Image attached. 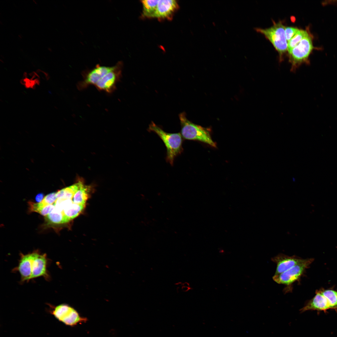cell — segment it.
Segmentation results:
<instances>
[{
    "instance_id": "obj_15",
    "label": "cell",
    "mask_w": 337,
    "mask_h": 337,
    "mask_svg": "<svg viewBox=\"0 0 337 337\" xmlns=\"http://www.w3.org/2000/svg\"><path fill=\"white\" fill-rule=\"evenodd\" d=\"M28 204L31 212H36L45 216L51 212L55 208L54 203L45 206L41 202L36 203L30 201L28 202Z\"/></svg>"
},
{
    "instance_id": "obj_23",
    "label": "cell",
    "mask_w": 337,
    "mask_h": 337,
    "mask_svg": "<svg viewBox=\"0 0 337 337\" xmlns=\"http://www.w3.org/2000/svg\"><path fill=\"white\" fill-rule=\"evenodd\" d=\"M182 286L189 287L190 286L189 284L188 283L186 282L183 284L182 285Z\"/></svg>"
},
{
    "instance_id": "obj_17",
    "label": "cell",
    "mask_w": 337,
    "mask_h": 337,
    "mask_svg": "<svg viewBox=\"0 0 337 337\" xmlns=\"http://www.w3.org/2000/svg\"><path fill=\"white\" fill-rule=\"evenodd\" d=\"M27 74L26 72L24 73L22 78L20 80V83L27 89H34L37 86L40 85V78L35 80L29 78L27 77Z\"/></svg>"
},
{
    "instance_id": "obj_2",
    "label": "cell",
    "mask_w": 337,
    "mask_h": 337,
    "mask_svg": "<svg viewBox=\"0 0 337 337\" xmlns=\"http://www.w3.org/2000/svg\"><path fill=\"white\" fill-rule=\"evenodd\" d=\"M148 130L155 133L163 141L167 150L166 160L173 166L175 158L183 151V139L180 133L167 132L153 121Z\"/></svg>"
},
{
    "instance_id": "obj_13",
    "label": "cell",
    "mask_w": 337,
    "mask_h": 337,
    "mask_svg": "<svg viewBox=\"0 0 337 337\" xmlns=\"http://www.w3.org/2000/svg\"><path fill=\"white\" fill-rule=\"evenodd\" d=\"M142 5V17L144 18H154L158 0L141 1Z\"/></svg>"
},
{
    "instance_id": "obj_16",
    "label": "cell",
    "mask_w": 337,
    "mask_h": 337,
    "mask_svg": "<svg viewBox=\"0 0 337 337\" xmlns=\"http://www.w3.org/2000/svg\"><path fill=\"white\" fill-rule=\"evenodd\" d=\"M310 32L309 27L299 30L296 34L288 42V52L289 53Z\"/></svg>"
},
{
    "instance_id": "obj_11",
    "label": "cell",
    "mask_w": 337,
    "mask_h": 337,
    "mask_svg": "<svg viewBox=\"0 0 337 337\" xmlns=\"http://www.w3.org/2000/svg\"><path fill=\"white\" fill-rule=\"evenodd\" d=\"M178 8L179 5L177 1L158 0L154 18L160 20H171Z\"/></svg>"
},
{
    "instance_id": "obj_8",
    "label": "cell",
    "mask_w": 337,
    "mask_h": 337,
    "mask_svg": "<svg viewBox=\"0 0 337 337\" xmlns=\"http://www.w3.org/2000/svg\"><path fill=\"white\" fill-rule=\"evenodd\" d=\"M52 314L59 321L71 326L87 320L85 318L81 316L73 308L66 304L56 306L52 311Z\"/></svg>"
},
{
    "instance_id": "obj_9",
    "label": "cell",
    "mask_w": 337,
    "mask_h": 337,
    "mask_svg": "<svg viewBox=\"0 0 337 337\" xmlns=\"http://www.w3.org/2000/svg\"><path fill=\"white\" fill-rule=\"evenodd\" d=\"M123 65L122 61L118 62L115 65V69L105 75L94 85L97 89L108 93L114 91L117 82L122 77Z\"/></svg>"
},
{
    "instance_id": "obj_1",
    "label": "cell",
    "mask_w": 337,
    "mask_h": 337,
    "mask_svg": "<svg viewBox=\"0 0 337 337\" xmlns=\"http://www.w3.org/2000/svg\"><path fill=\"white\" fill-rule=\"evenodd\" d=\"M20 256L17 270L20 274L22 281L42 276L48 277L45 254L35 251L26 254H21Z\"/></svg>"
},
{
    "instance_id": "obj_4",
    "label": "cell",
    "mask_w": 337,
    "mask_h": 337,
    "mask_svg": "<svg viewBox=\"0 0 337 337\" xmlns=\"http://www.w3.org/2000/svg\"><path fill=\"white\" fill-rule=\"evenodd\" d=\"M286 27L281 21L278 22H273L271 27L263 29L256 28L255 30L264 35L272 44L278 53L279 61L283 60V56L288 51V42L286 34Z\"/></svg>"
},
{
    "instance_id": "obj_18",
    "label": "cell",
    "mask_w": 337,
    "mask_h": 337,
    "mask_svg": "<svg viewBox=\"0 0 337 337\" xmlns=\"http://www.w3.org/2000/svg\"><path fill=\"white\" fill-rule=\"evenodd\" d=\"M57 199L56 193L53 192L47 194L41 202L46 206L54 203Z\"/></svg>"
},
{
    "instance_id": "obj_19",
    "label": "cell",
    "mask_w": 337,
    "mask_h": 337,
    "mask_svg": "<svg viewBox=\"0 0 337 337\" xmlns=\"http://www.w3.org/2000/svg\"><path fill=\"white\" fill-rule=\"evenodd\" d=\"M299 30L298 28L294 27H285L286 37L288 42L296 34Z\"/></svg>"
},
{
    "instance_id": "obj_20",
    "label": "cell",
    "mask_w": 337,
    "mask_h": 337,
    "mask_svg": "<svg viewBox=\"0 0 337 337\" xmlns=\"http://www.w3.org/2000/svg\"><path fill=\"white\" fill-rule=\"evenodd\" d=\"M36 72L40 78H42L44 80L47 81L50 78V76L48 74L42 70L38 69L36 71Z\"/></svg>"
},
{
    "instance_id": "obj_21",
    "label": "cell",
    "mask_w": 337,
    "mask_h": 337,
    "mask_svg": "<svg viewBox=\"0 0 337 337\" xmlns=\"http://www.w3.org/2000/svg\"><path fill=\"white\" fill-rule=\"evenodd\" d=\"M44 197V194L42 193H40L36 196L35 197V200L37 203H40L43 199Z\"/></svg>"
},
{
    "instance_id": "obj_22",
    "label": "cell",
    "mask_w": 337,
    "mask_h": 337,
    "mask_svg": "<svg viewBox=\"0 0 337 337\" xmlns=\"http://www.w3.org/2000/svg\"><path fill=\"white\" fill-rule=\"evenodd\" d=\"M190 289V288L189 287H185L182 286V291L184 292H186L188 291Z\"/></svg>"
},
{
    "instance_id": "obj_3",
    "label": "cell",
    "mask_w": 337,
    "mask_h": 337,
    "mask_svg": "<svg viewBox=\"0 0 337 337\" xmlns=\"http://www.w3.org/2000/svg\"><path fill=\"white\" fill-rule=\"evenodd\" d=\"M179 117L181 126L180 134L186 140H197L206 143L212 147H216V143L212 139L207 128L194 124L187 118L184 112L180 113Z\"/></svg>"
},
{
    "instance_id": "obj_12",
    "label": "cell",
    "mask_w": 337,
    "mask_h": 337,
    "mask_svg": "<svg viewBox=\"0 0 337 337\" xmlns=\"http://www.w3.org/2000/svg\"><path fill=\"white\" fill-rule=\"evenodd\" d=\"M303 259L293 256H289L280 254L272 258L271 260L276 264L275 275L281 273L300 262Z\"/></svg>"
},
{
    "instance_id": "obj_10",
    "label": "cell",
    "mask_w": 337,
    "mask_h": 337,
    "mask_svg": "<svg viewBox=\"0 0 337 337\" xmlns=\"http://www.w3.org/2000/svg\"><path fill=\"white\" fill-rule=\"evenodd\" d=\"M115 65L107 66L97 65L93 69L83 73V79L78 82V90H82L91 85H95L105 75L113 70Z\"/></svg>"
},
{
    "instance_id": "obj_6",
    "label": "cell",
    "mask_w": 337,
    "mask_h": 337,
    "mask_svg": "<svg viewBox=\"0 0 337 337\" xmlns=\"http://www.w3.org/2000/svg\"><path fill=\"white\" fill-rule=\"evenodd\" d=\"M313 37L310 32L289 53V61L291 64V71L295 72L304 63H309V57L315 48Z\"/></svg>"
},
{
    "instance_id": "obj_7",
    "label": "cell",
    "mask_w": 337,
    "mask_h": 337,
    "mask_svg": "<svg viewBox=\"0 0 337 337\" xmlns=\"http://www.w3.org/2000/svg\"><path fill=\"white\" fill-rule=\"evenodd\" d=\"M314 260L312 258L303 259L300 262L285 271L274 275L272 279L278 284L290 286L300 279Z\"/></svg>"
},
{
    "instance_id": "obj_5",
    "label": "cell",
    "mask_w": 337,
    "mask_h": 337,
    "mask_svg": "<svg viewBox=\"0 0 337 337\" xmlns=\"http://www.w3.org/2000/svg\"><path fill=\"white\" fill-rule=\"evenodd\" d=\"M330 309H337V290L321 288L316 290L315 296L300 311L301 313L311 310L325 311Z\"/></svg>"
},
{
    "instance_id": "obj_14",
    "label": "cell",
    "mask_w": 337,
    "mask_h": 337,
    "mask_svg": "<svg viewBox=\"0 0 337 337\" xmlns=\"http://www.w3.org/2000/svg\"><path fill=\"white\" fill-rule=\"evenodd\" d=\"M45 219L48 224L50 225L61 224L70 221L62 212L57 211L55 208L45 216Z\"/></svg>"
}]
</instances>
